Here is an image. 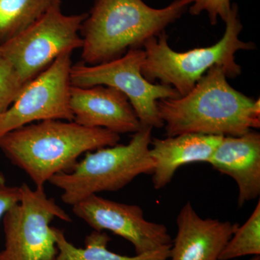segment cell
I'll list each match as a JSON object with an SVG mask.
<instances>
[{"mask_svg": "<svg viewBox=\"0 0 260 260\" xmlns=\"http://www.w3.org/2000/svg\"><path fill=\"white\" fill-rule=\"evenodd\" d=\"M215 65L184 96L160 99L159 116L168 137L183 134L240 136L260 127V102L228 83Z\"/></svg>", "mask_w": 260, "mask_h": 260, "instance_id": "6da1fadb", "label": "cell"}, {"mask_svg": "<svg viewBox=\"0 0 260 260\" xmlns=\"http://www.w3.org/2000/svg\"><path fill=\"white\" fill-rule=\"evenodd\" d=\"M120 135L73 121L45 120L13 130L0 138V150L13 165L44 187L51 177L69 172L84 153L119 143Z\"/></svg>", "mask_w": 260, "mask_h": 260, "instance_id": "7a4b0ae2", "label": "cell"}, {"mask_svg": "<svg viewBox=\"0 0 260 260\" xmlns=\"http://www.w3.org/2000/svg\"><path fill=\"white\" fill-rule=\"evenodd\" d=\"M189 5L174 0L153 8L143 0H95L80 27L82 61L88 65L121 57L132 48H140L181 18Z\"/></svg>", "mask_w": 260, "mask_h": 260, "instance_id": "3957f363", "label": "cell"}, {"mask_svg": "<svg viewBox=\"0 0 260 260\" xmlns=\"http://www.w3.org/2000/svg\"><path fill=\"white\" fill-rule=\"evenodd\" d=\"M225 23L223 37L211 47L179 52L169 47L165 31L148 39L143 45L145 51L141 69L143 77L150 83L160 80V83L172 87L180 96H184L215 65L223 68L227 78L239 76L242 68L236 61V53L252 50L255 45L239 39L243 25L237 4H232Z\"/></svg>", "mask_w": 260, "mask_h": 260, "instance_id": "277c9868", "label": "cell"}, {"mask_svg": "<svg viewBox=\"0 0 260 260\" xmlns=\"http://www.w3.org/2000/svg\"><path fill=\"white\" fill-rule=\"evenodd\" d=\"M153 129L142 126L127 144L88 152L70 172L56 174L49 182L62 191L61 200L72 206L91 194L120 190L138 176L153 173Z\"/></svg>", "mask_w": 260, "mask_h": 260, "instance_id": "5b68a950", "label": "cell"}, {"mask_svg": "<svg viewBox=\"0 0 260 260\" xmlns=\"http://www.w3.org/2000/svg\"><path fill=\"white\" fill-rule=\"evenodd\" d=\"M61 2L51 5L30 26L0 46L8 61L25 85L66 51L81 49L80 30L88 13L64 15Z\"/></svg>", "mask_w": 260, "mask_h": 260, "instance_id": "8992f818", "label": "cell"}, {"mask_svg": "<svg viewBox=\"0 0 260 260\" xmlns=\"http://www.w3.org/2000/svg\"><path fill=\"white\" fill-rule=\"evenodd\" d=\"M21 198L3 216L5 248L0 260H54L57 255L54 218L71 222L72 218L55 200L48 198L44 187L32 189L23 183Z\"/></svg>", "mask_w": 260, "mask_h": 260, "instance_id": "52a82bcc", "label": "cell"}, {"mask_svg": "<svg viewBox=\"0 0 260 260\" xmlns=\"http://www.w3.org/2000/svg\"><path fill=\"white\" fill-rule=\"evenodd\" d=\"M145 59L144 49L132 48L121 57L102 64L88 65L80 61L72 65L70 83L82 88L103 85L117 89L127 97L141 126L161 128L164 123L157 102L180 95L169 85L145 79L141 72Z\"/></svg>", "mask_w": 260, "mask_h": 260, "instance_id": "ba28073f", "label": "cell"}, {"mask_svg": "<svg viewBox=\"0 0 260 260\" xmlns=\"http://www.w3.org/2000/svg\"><path fill=\"white\" fill-rule=\"evenodd\" d=\"M73 52L64 51L24 85L12 105L0 116V138L35 121H73L70 105Z\"/></svg>", "mask_w": 260, "mask_h": 260, "instance_id": "9c48e42d", "label": "cell"}, {"mask_svg": "<svg viewBox=\"0 0 260 260\" xmlns=\"http://www.w3.org/2000/svg\"><path fill=\"white\" fill-rule=\"evenodd\" d=\"M73 211L93 231H108L127 240L134 246L135 254L172 244L167 227L145 219L144 212L138 205L91 194L73 205Z\"/></svg>", "mask_w": 260, "mask_h": 260, "instance_id": "30bf717a", "label": "cell"}, {"mask_svg": "<svg viewBox=\"0 0 260 260\" xmlns=\"http://www.w3.org/2000/svg\"><path fill=\"white\" fill-rule=\"evenodd\" d=\"M70 105L73 121L80 125L119 135L136 133L142 126L127 97L113 87L71 85Z\"/></svg>", "mask_w": 260, "mask_h": 260, "instance_id": "8fae6325", "label": "cell"}, {"mask_svg": "<svg viewBox=\"0 0 260 260\" xmlns=\"http://www.w3.org/2000/svg\"><path fill=\"white\" fill-rule=\"evenodd\" d=\"M177 233L172 240L169 260H219L220 253L239 224L203 218L190 202L177 217Z\"/></svg>", "mask_w": 260, "mask_h": 260, "instance_id": "7c38bea8", "label": "cell"}, {"mask_svg": "<svg viewBox=\"0 0 260 260\" xmlns=\"http://www.w3.org/2000/svg\"><path fill=\"white\" fill-rule=\"evenodd\" d=\"M208 164L232 178L238 186V205L260 194V134L250 130L240 136H224Z\"/></svg>", "mask_w": 260, "mask_h": 260, "instance_id": "4fadbf2b", "label": "cell"}, {"mask_svg": "<svg viewBox=\"0 0 260 260\" xmlns=\"http://www.w3.org/2000/svg\"><path fill=\"white\" fill-rule=\"evenodd\" d=\"M223 137L189 133L152 138L150 153L155 162L151 174L154 189H161L170 184L182 166L208 162Z\"/></svg>", "mask_w": 260, "mask_h": 260, "instance_id": "5bb4252c", "label": "cell"}, {"mask_svg": "<svg viewBox=\"0 0 260 260\" xmlns=\"http://www.w3.org/2000/svg\"><path fill=\"white\" fill-rule=\"evenodd\" d=\"M58 253L54 260H169L172 244L157 250L130 256L109 250L112 240L106 232L93 231L85 238V247L78 248L65 237L63 231L54 227Z\"/></svg>", "mask_w": 260, "mask_h": 260, "instance_id": "9a60e30c", "label": "cell"}, {"mask_svg": "<svg viewBox=\"0 0 260 260\" xmlns=\"http://www.w3.org/2000/svg\"><path fill=\"white\" fill-rule=\"evenodd\" d=\"M61 0H0V46L30 26Z\"/></svg>", "mask_w": 260, "mask_h": 260, "instance_id": "2e32d148", "label": "cell"}, {"mask_svg": "<svg viewBox=\"0 0 260 260\" xmlns=\"http://www.w3.org/2000/svg\"><path fill=\"white\" fill-rule=\"evenodd\" d=\"M260 255V202L249 218L237 228L220 253L219 260H231L242 256Z\"/></svg>", "mask_w": 260, "mask_h": 260, "instance_id": "e0dca14e", "label": "cell"}, {"mask_svg": "<svg viewBox=\"0 0 260 260\" xmlns=\"http://www.w3.org/2000/svg\"><path fill=\"white\" fill-rule=\"evenodd\" d=\"M23 86L11 65L0 57V116L12 105Z\"/></svg>", "mask_w": 260, "mask_h": 260, "instance_id": "ac0fdd59", "label": "cell"}, {"mask_svg": "<svg viewBox=\"0 0 260 260\" xmlns=\"http://www.w3.org/2000/svg\"><path fill=\"white\" fill-rule=\"evenodd\" d=\"M232 0H184L189 5L191 15H198L206 12L211 25H215L218 18L224 22L232 9Z\"/></svg>", "mask_w": 260, "mask_h": 260, "instance_id": "d6986e66", "label": "cell"}, {"mask_svg": "<svg viewBox=\"0 0 260 260\" xmlns=\"http://www.w3.org/2000/svg\"><path fill=\"white\" fill-rule=\"evenodd\" d=\"M20 186H8L6 183H0V220L7 211L20 202Z\"/></svg>", "mask_w": 260, "mask_h": 260, "instance_id": "ffe728a7", "label": "cell"}, {"mask_svg": "<svg viewBox=\"0 0 260 260\" xmlns=\"http://www.w3.org/2000/svg\"><path fill=\"white\" fill-rule=\"evenodd\" d=\"M0 183H6L4 174L2 172L1 169H0Z\"/></svg>", "mask_w": 260, "mask_h": 260, "instance_id": "44dd1931", "label": "cell"}, {"mask_svg": "<svg viewBox=\"0 0 260 260\" xmlns=\"http://www.w3.org/2000/svg\"><path fill=\"white\" fill-rule=\"evenodd\" d=\"M249 260H260V256H254Z\"/></svg>", "mask_w": 260, "mask_h": 260, "instance_id": "7402d4cb", "label": "cell"}]
</instances>
